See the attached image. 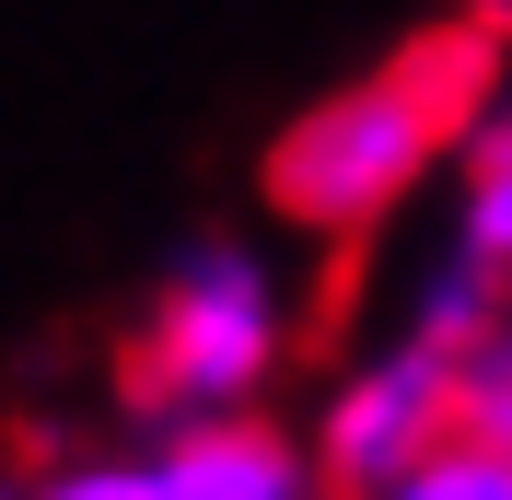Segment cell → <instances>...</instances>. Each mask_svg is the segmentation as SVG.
<instances>
[{
    "instance_id": "obj_2",
    "label": "cell",
    "mask_w": 512,
    "mask_h": 500,
    "mask_svg": "<svg viewBox=\"0 0 512 500\" xmlns=\"http://www.w3.org/2000/svg\"><path fill=\"white\" fill-rule=\"evenodd\" d=\"M303 338H315V303L280 256L245 245V233H198L140 291V326L117 349V396L152 431L163 419H233V407H268L291 384Z\"/></svg>"
},
{
    "instance_id": "obj_4",
    "label": "cell",
    "mask_w": 512,
    "mask_h": 500,
    "mask_svg": "<svg viewBox=\"0 0 512 500\" xmlns=\"http://www.w3.org/2000/svg\"><path fill=\"white\" fill-rule=\"evenodd\" d=\"M152 500H350L326 477L315 431L280 407H233V419H163L152 442Z\"/></svg>"
},
{
    "instance_id": "obj_10",
    "label": "cell",
    "mask_w": 512,
    "mask_h": 500,
    "mask_svg": "<svg viewBox=\"0 0 512 500\" xmlns=\"http://www.w3.org/2000/svg\"><path fill=\"white\" fill-rule=\"evenodd\" d=\"M0 500H24V466H0Z\"/></svg>"
},
{
    "instance_id": "obj_6",
    "label": "cell",
    "mask_w": 512,
    "mask_h": 500,
    "mask_svg": "<svg viewBox=\"0 0 512 500\" xmlns=\"http://www.w3.org/2000/svg\"><path fill=\"white\" fill-rule=\"evenodd\" d=\"M443 221L466 233V245H489V256L512 268V47H501V82H489L478 128H466V152H454Z\"/></svg>"
},
{
    "instance_id": "obj_3",
    "label": "cell",
    "mask_w": 512,
    "mask_h": 500,
    "mask_svg": "<svg viewBox=\"0 0 512 500\" xmlns=\"http://www.w3.org/2000/svg\"><path fill=\"white\" fill-rule=\"evenodd\" d=\"M466 373H478V361H454V349L408 338V326H361V338L315 373V407H303L326 477L361 500L396 466H419L431 442H454L466 431Z\"/></svg>"
},
{
    "instance_id": "obj_1",
    "label": "cell",
    "mask_w": 512,
    "mask_h": 500,
    "mask_svg": "<svg viewBox=\"0 0 512 500\" xmlns=\"http://www.w3.org/2000/svg\"><path fill=\"white\" fill-rule=\"evenodd\" d=\"M501 47L512 35L478 12V24H443L419 47H396V59L350 70V82H326L268 140V175H256L268 221L303 233V245H338V256L384 245L419 198L454 187V152H466V128H478L489 82H501Z\"/></svg>"
},
{
    "instance_id": "obj_9",
    "label": "cell",
    "mask_w": 512,
    "mask_h": 500,
    "mask_svg": "<svg viewBox=\"0 0 512 500\" xmlns=\"http://www.w3.org/2000/svg\"><path fill=\"white\" fill-rule=\"evenodd\" d=\"M466 431L512 454V326H501V338L478 349V373H466Z\"/></svg>"
},
{
    "instance_id": "obj_8",
    "label": "cell",
    "mask_w": 512,
    "mask_h": 500,
    "mask_svg": "<svg viewBox=\"0 0 512 500\" xmlns=\"http://www.w3.org/2000/svg\"><path fill=\"white\" fill-rule=\"evenodd\" d=\"M24 500H152V454H47L24 466Z\"/></svg>"
},
{
    "instance_id": "obj_5",
    "label": "cell",
    "mask_w": 512,
    "mask_h": 500,
    "mask_svg": "<svg viewBox=\"0 0 512 500\" xmlns=\"http://www.w3.org/2000/svg\"><path fill=\"white\" fill-rule=\"evenodd\" d=\"M373 326H408V338L478 361V349L512 326V268H501L489 245H466L454 221H431V233L384 268V314H373Z\"/></svg>"
},
{
    "instance_id": "obj_7",
    "label": "cell",
    "mask_w": 512,
    "mask_h": 500,
    "mask_svg": "<svg viewBox=\"0 0 512 500\" xmlns=\"http://www.w3.org/2000/svg\"><path fill=\"white\" fill-rule=\"evenodd\" d=\"M361 500H512V454L478 442V431H454V442H431L419 466H396L384 489H361Z\"/></svg>"
}]
</instances>
